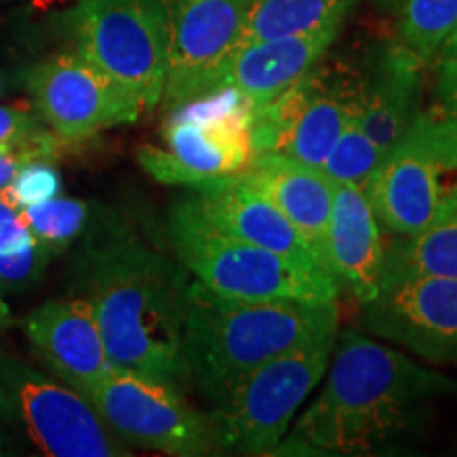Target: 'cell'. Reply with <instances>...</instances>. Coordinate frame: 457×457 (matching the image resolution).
Masks as SVG:
<instances>
[{"label": "cell", "instance_id": "1", "mask_svg": "<svg viewBox=\"0 0 457 457\" xmlns=\"http://www.w3.org/2000/svg\"><path fill=\"white\" fill-rule=\"evenodd\" d=\"M188 286L179 261L117 220L96 225L74 261V290L94 307L112 367L182 394L193 387L185 353Z\"/></svg>", "mask_w": 457, "mask_h": 457}, {"label": "cell", "instance_id": "2", "mask_svg": "<svg viewBox=\"0 0 457 457\" xmlns=\"http://www.w3.org/2000/svg\"><path fill=\"white\" fill-rule=\"evenodd\" d=\"M327 381L276 455H373L407 445L451 377L404 352L345 330L335 337Z\"/></svg>", "mask_w": 457, "mask_h": 457}, {"label": "cell", "instance_id": "3", "mask_svg": "<svg viewBox=\"0 0 457 457\" xmlns=\"http://www.w3.org/2000/svg\"><path fill=\"white\" fill-rule=\"evenodd\" d=\"M339 305L222 296L191 279L185 353L193 387L210 407L267 360L312 343L335 341Z\"/></svg>", "mask_w": 457, "mask_h": 457}, {"label": "cell", "instance_id": "4", "mask_svg": "<svg viewBox=\"0 0 457 457\" xmlns=\"http://www.w3.org/2000/svg\"><path fill=\"white\" fill-rule=\"evenodd\" d=\"M165 233L174 259L188 276L222 296L337 303L341 295L328 273L303 270L216 225L199 210L193 195L171 205Z\"/></svg>", "mask_w": 457, "mask_h": 457}, {"label": "cell", "instance_id": "5", "mask_svg": "<svg viewBox=\"0 0 457 457\" xmlns=\"http://www.w3.org/2000/svg\"><path fill=\"white\" fill-rule=\"evenodd\" d=\"M333 345L296 347L244 375L208 415L216 453L276 455L293 417L324 379Z\"/></svg>", "mask_w": 457, "mask_h": 457}, {"label": "cell", "instance_id": "6", "mask_svg": "<svg viewBox=\"0 0 457 457\" xmlns=\"http://www.w3.org/2000/svg\"><path fill=\"white\" fill-rule=\"evenodd\" d=\"M253 159V106L233 89L176 106L163 125V146L138 151L148 176L193 191L242 174Z\"/></svg>", "mask_w": 457, "mask_h": 457}, {"label": "cell", "instance_id": "7", "mask_svg": "<svg viewBox=\"0 0 457 457\" xmlns=\"http://www.w3.org/2000/svg\"><path fill=\"white\" fill-rule=\"evenodd\" d=\"M68 21L74 51L145 111L162 104L170 55L168 0H74Z\"/></svg>", "mask_w": 457, "mask_h": 457}, {"label": "cell", "instance_id": "8", "mask_svg": "<svg viewBox=\"0 0 457 457\" xmlns=\"http://www.w3.org/2000/svg\"><path fill=\"white\" fill-rule=\"evenodd\" d=\"M457 187V136L436 108L421 111L364 185L377 220L398 237L420 233Z\"/></svg>", "mask_w": 457, "mask_h": 457}, {"label": "cell", "instance_id": "9", "mask_svg": "<svg viewBox=\"0 0 457 457\" xmlns=\"http://www.w3.org/2000/svg\"><path fill=\"white\" fill-rule=\"evenodd\" d=\"M0 411L49 457L131 455L83 394L0 352Z\"/></svg>", "mask_w": 457, "mask_h": 457}, {"label": "cell", "instance_id": "10", "mask_svg": "<svg viewBox=\"0 0 457 457\" xmlns=\"http://www.w3.org/2000/svg\"><path fill=\"white\" fill-rule=\"evenodd\" d=\"M85 398L125 443L179 457L216 453L208 415L151 377L111 364Z\"/></svg>", "mask_w": 457, "mask_h": 457}, {"label": "cell", "instance_id": "11", "mask_svg": "<svg viewBox=\"0 0 457 457\" xmlns=\"http://www.w3.org/2000/svg\"><path fill=\"white\" fill-rule=\"evenodd\" d=\"M24 87L37 117L66 145H81L100 131L138 121L145 112L128 91L74 49L32 66Z\"/></svg>", "mask_w": 457, "mask_h": 457}, {"label": "cell", "instance_id": "12", "mask_svg": "<svg viewBox=\"0 0 457 457\" xmlns=\"http://www.w3.org/2000/svg\"><path fill=\"white\" fill-rule=\"evenodd\" d=\"M358 108V81L313 68L278 98L253 111L254 155L279 153L322 168Z\"/></svg>", "mask_w": 457, "mask_h": 457}, {"label": "cell", "instance_id": "13", "mask_svg": "<svg viewBox=\"0 0 457 457\" xmlns=\"http://www.w3.org/2000/svg\"><path fill=\"white\" fill-rule=\"evenodd\" d=\"M254 0H168V111L210 94L239 47Z\"/></svg>", "mask_w": 457, "mask_h": 457}, {"label": "cell", "instance_id": "14", "mask_svg": "<svg viewBox=\"0 0 457 457\" xmlns=\"http://www.w3.org/2000/svg\"><path fill=\"white\" fill-rule=\"evenodd\" d=\"M369 335L404 347L428 362H457V279L413 276L386 284L362 303Z\"/></svg>", "mask_w": 457, "mask_h": 457}, {"label": "cell", "instance_id": "15", "mask_svg": "<svg viewBox=\"0 0 457 457\" xmlns=\"http://www.w3.org/2000/svg\"><path fill=\"white\" fill-rule=\"evenodd\" d=\"M24 333L57 379L83 396L111 367L94 307L79 295L34 310L24 320Z\"/></svg>", "mask_w": 457, "mask_h": 457}, {"label": "cell", "instance_id": "16", "mask_svg": "<svg viewBox=\"0 0 457 457\" xmlns=\"http://www.w3.org/2000/svg\"><path fill=\"white\" fill-rule=\"evenodd\" d=\"M426 68L400 38L379 43L367 57L358 79V117L384 155L421 112Z\"/></svg>", "mask_w": 457, "mask_h": 457}, {"label": "cell", "instance_id": "17", "mask_svg": "<svg viewBox=\"0 0 457 457\" xmlns=\"http://www.w3.org/2000/svg\"><path fill=\"white\" fill-rule=\"evenodd\" d=\"M237 179L278 205L279 212L293 222L318 265L333 276L328 265V222L335 180L320 168L279 153L254 155Z\"/></svg>", "mask_w": 457, "mask_h": 457}, {"label": "cell", "instance_id": "18", "mask_svg": "<svg viewBox=\"0 0 457 457\" xmlns=\"http://www.w3.org/2000/svg\"><path fill=\"white\" fill-rule=\"evenodd\" d=\"M341 26L244 45L222 68L214 89H233L254 111L310 74L333 47Z\"/></svg>", "mask_w": 457, "mask_h": 457}, {"label": "cell", "instance_id": "19", "mask_svg": "<svg viewBox=\"0 0 457 457\" xmlns=\"http://www.w3.org/2000/svg\"><path fill=\"white\" fill-rule=\"evenodd\" d=\"M386 245L364 187L335 182L328 222V265L339 288L360 303L379 295Z\"/></svg>", "mask_w": 457, "mask_h": 457}, {"label": "cell", "instance_id": "20", "mask_svg": "<svg viewBox=\"0 0 457 457\" xmlns=\"http://www.w3.org/2000/svg\"><path fill=\"white\" fill-rule=\"evenodd\" d=\"M193 199L210 220L231 231L233 236L284 256L303 270L328 273L318 265L293 222L279 212L278 205L237 176L197 188L193 191Z\"/></svg>", "mask_w": 457, "mask_h": 457}, {"label": "cell", "instance_id": "21", "mask_svg": "<svg viewBox=\"0 0 457 457\" xmlns=\"http://www.w3.org/2000/svg\"><path fill=\"white\" fill-rule=\"evenodd\" d=\"M413 276L457 279V187L420 233L394 239L386 248L381 286Z\"/></svg>", "mask_w": 457, "mask_h": 457}, {"label": "cell", "instance_id": "22", "mask_svg": "<svg viewBox=\"0 0 457 457\" xmlns=\"http://www.w3.org/2000/svg\"><path fill=\"white\" fill-rule=\"evenodd\" d=\"M353 3L356 0H254L245 17L239 47L339 26Z\"/></svg>", "mask_w": 457, "mask_h": 457}, {"label": "cell", "instance_id": "23", "mask_svg": "<svg viewBox=\"0 0 457 457\" xmlns=\"http://www.w3.org/2000/svg\"><path fill=\"white\" fill-rule=\"evenodd\" d=\"M51 256L34 237L20 210L0 195V288L21 290L37 284Z\"/></svg>", "mask_w": 457, "mask_h": 457}, {"label": "cell", "instance_id": "24", "mask_svg": "<svg viewBox=\"0 0 457 457\" xmlns=\"http://www.w3.org/2000/svg\"><path fill=\"white\" fill-rule=\"evenodd\" d=\"M400 4V41L432 64L457 30V0H403Z\"/></svg>", "mask_w": 457, "mask_h": 457}, {"label": "cell", "instance_id": "25", "mask_svg": "<svg viewBox=\"0 0 457 457\" xmlns=\"http://www.w3.org/2000/svg\"><path fill=\"white\" fill-rule=\"evenodd\" d=\"M21 219L30 227L34 237L51 254L62 253L74 239L81 237L91 219L87 202L71 197H51L20 210Z\"/></svg>", "mask_w": 457, "mask_h": 457}, {"label": "cell", "instance_id": "26", "mask_svg": "<svg viewBox=\"0 0 457 457\" xmlns=\"http://www.w3.org/2000/svg\"><path fill=\"white\" fill-rule=\"evenodd\" d=\"M381 157H384V153L364 131L356 108L320 170L335 182H350V185L364 187L379 165Z\"/></svg>", "mask_w": 457, "mask_h": 457}, {"label": "cell", "instance_id": "27", "mask_svg": "<svg viewBox=\"0 0 457 457\" xmlns=\"http://www.w3.org/2000/svg\"><path fill=\"white\" fill-rule=\"evenodd\" d=\"M62 191V180L51 162H32L15 174L4 191H0L4 202L15 210H24L28 205L57 197Z\"/></svg>", "mask_w": 457, "mask_h": 457}, {"label": "cell", "instance_id": "28", "mask_svg": "<svg viewBox=\"0 0 457 457\" xmlns=\"http://www.w3.org/2000/svg\"><path fill=\"white\" fill-rule=\"evenodd\" d=\"M64 146L66 142L60 136L47 128H41L20 145L0 148V191L9 187V182L24 165L32 162H54L60 157Z\"/></svg>", "mask_w": 457, "mask_h": 457}, {"label": "cell", "instance_id": "29", "mask_svg": "<svg viewBox=\"0 0 457 457\" xmlns=\"http://www.w3.org/2000/svg\"><path fill=\"white\" fill-rule=\"evenodd\" d=\"M434 66V108L447 119L457 136V60L436 57Z\"/></svg>", "mask_w": 457, "mask_h": 457}, {"label": "cell", "instance_id": "30", "mask_svg": "<svg viewBox=\"0 0 457 457\" xmlns=\"http://www.w3.org/2000/svg\"><path fill=\"white\" fill-rule=\"evenodd\" d=\"M43 121L21 106H0V148L20 145L43 128Z\"/></svg>", "mask_w": 457, "mask_h": 457}, {"label": "cell", "instance_id": "31", "mask_svg": "<svg viewBox=\"0 0 457 457\" xmlns=\"http://www.w3.org/2000/svg\"><path fill=\"white\" fill-rule=\"evenodd\" d=\"M15 432L20 430H17L13 421L0 411V455L15 453Z\"/></svg>", "mask_w": 457, "mask_h": 457}, {"label": "cell", "instance_id": "32", "mask_svg": "<svg viewBox=\"0 0 457 457\" xmlns=\"http://www.w3.org/2000/svg\"><path fill=\"white\" fill-rule=\"evenodd\" d=\"M436 57H451V60H457V30L447 38V43L443 45V49L438 51Z\"/></svg>", "mask_w": 457, "mask_h": 457}, {"label": "cell", "instance_id": "33", "mask_svg": "<svg viewBox=\"0 0 457 457\" xmlns=\"http://www.w3.org/2000/svg\"><path fill=\"white\" fill-rule=\"evenodd\" d=\"M11 322V316H9V307L4 305V301L0 299V328L7 327V324Z\"/></svg>", "mask_w": 457, "mask_h": 457}, {"label": "cell", "instance_id": "34", "mask_svg": "<svg viewBox=\"0 0 457 457\" xmlns=\"http://www.w3.org/2000/svg\"><path fill=\"white\" fill-rule=\"evenodd\" d=\"M4 91H7V83H4V77H3V74H0V98H3V96H4Z\"/></svg>", "mask_w": 457, "mask_h": 457}, {"label": "cell", "instance_id": "35", "mask_svg": "<svg viewBox=\"0 0 457 457\" xmlns=\"http://www.w3.org/2000/svg\"><path fill=\"white\" fill-rule=\"evenodd\" d=\"M392 3H398L400 4V3H403V0H392Z\"/></svg>", "mask_w": 457, "mask_h": 457}]
</instances>
